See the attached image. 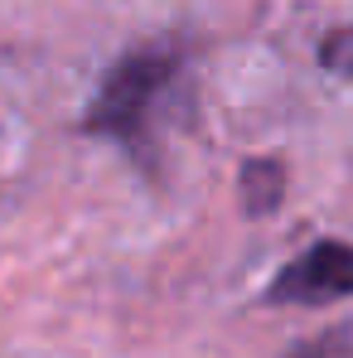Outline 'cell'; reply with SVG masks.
<instances>
[{"mask_svg": "<svg viewBox=\"0 0 353 358\" xmlns=\"http://www.w3.org/2000/svg\"><path fill=\"white\" fill-rule=\"evenodd\" d=\"M184 44L179 39H145L136 49H126L97 83V97L82 112V136H102L117 141L121 150L141 165L155 170L160 165V107L170 102V92L184 78Z\"/></svg>", "mask_w": 353, "mask_h": 358, "instance_id": "1", "label": "cell"}, {"mask_svg": "<svg viewBox=\"0 0 353 358\" xmlns=\"http://www.w3.org/2000/svg\"><path fill=\"white\" fill-rule=\"evenodd\" d=\"M344 296H353V247L339 238H319L271 276L261 300L266 305H329Z\"/></svg>", "mask_w": 353, "mask_h": 358, "instance_id": "2", "label": "cell"}, {"mask_svg": "<svg viewBox=\"0 0 353 358\" xmlns=\"http://www.w3.org/2000/svg\"><path fill=\"white\" fill-rule=\"evenodd\" d=\"M237 194H242V213H247V218L276 213L281 199H286V165H281L276 155H252V160H242Z\"/></svg>", "mask_w": 353, "mask_h": 358, "instance_id": "3", "label": "cell"}, {"mask_svg": "<svg viewBox=\"0 0 353 358\" xmlns=\"http://www.w3.org/2000/svg\"><path fill=\"white\" fill-rule=\"evenodd\" d=\"M319 68H324V73H339V78H353V24L324 34V44H319Z\"/></svg>", "mask_w": 353, "mask_h": 358, "instance_id": "4", "label": "cell"}]
</instances>
